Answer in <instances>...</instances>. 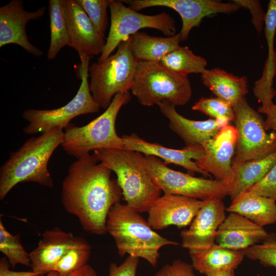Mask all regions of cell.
<instances>
[{
	"label": "cell",
	"mask_w": 276,
	"mask_h": 276,
	"mask_svg": "<svg viewBox=\"0 0 276 276\" xmlns=\"http://www.w3.org/2000/svg\"><path fill=\"white\" fill-rule=\"evenodd\" d=\"M243 251L247 258L257 260L264 266L276 268V234H268L261 243Z\"/></svg>",
	"instance_id": "obj_33"
},
{
	"label": "cell",
	"mask_w": 276,
	"mask_h": 276,
	"mask_svg": "<svg viewBox=\"0 0 276 276\" xmlns=\"http://www.w3.org/2000/svg\"><path fill=\"white\" fill-rule=\"evenodd\" d=\"M192 265L180 260L165 265L154 276H196Z\"/></svg>",
	"instance_id": "obj_37"
},
{
	"label": "cell",
	"mask_w": 276,
	"mask_h": 276,
	"mask_svg": "<svg viewBox=\"0 0 276 276\" xmlns=\"http://www.w3.org/2000/svg\"><path fill=\"white\" fill-rule=\"evenodd\" d=\"M204 202L181 195L164 194L150 208L147 221L153 229L162 230L171 225L178 228L186 227L190 225Z\"/></svg>",
	"instance_id": "obj_16"
},
{
	"label": "cell",
	"mask_w": 276,
	"mask_h": 276,
	"mask_svg": "<svg viewBox=\"0 0 276 276\" xmlns=\"http://www.w3.org/2000/svg\"><path fill=\"white\" fill-rule=\"evenodd\" d=\"M92 57H80L81 83L76 95L68 103L58 108L28 109L22 112V118L29 122L22 129L25 134L43 133L56 128L63 129L74 118L99 111L101 107L93 97L88 81L89 63Z\"/></svg>",
	"instance_id": "obj_8"
},
{
	"label": "cell",
	"mask_w": 276,
	"mask_h": 276,
	"mask_svg": "<svg viewBox=\"0 0 276 276\" xmlns=\"http://www.w3.org/2000/svg\"><path fill=\"white\" fill-rule=\"evenodd\" d=\"M241 8L248 9L251 15V23L256 31L260 34L264 27L266 12L260 1L258 0H233Z\"/></svg>",
	"instance_id": "obj_36"
},
{
	"label": "cell",
	"mask_w": 276,
	"mask_h": 276,
	"mask_svg": "<svg viewBox=\"0 0 276 276\" xmlns=\"http://www.w3.org/2000/svg\"><path fill=\"white\" fill-rule=\"evenodd\" d=\"M63 137V129L54 128L28 139L19 149L11 152L0 168V200L20 182H33L53 188L48 163Z\"/></svg>",
	"instance_id": "obj_2"
},
{
	"label": "cell",
	"mask_w": 276,
	"mask_h": 276,
	"mask_svg": "<svg viewBox=\"0 0 276 276\" xmlns=\"http://www.w3.org/2000/svg\"><path fill=\"white\" fill-rule=\"evenodd\" d=\"M109 9L110 26L98 62L105 60L121 42L142 29H155L160 31L167 37L176 34V21L165 11L155 15L144 14L126 6L122 1L116 0H110Z\"/></svg>",
	"instance_id": "obj_9"
},
{
	"label": "cell",
	"mask_w": 276,
	"mask_h": 276,
	"mask_svg": "<svg viewBox=\"0 0 276 276\" xmlns=\"http://www.w3.org/2000/svg\"><path fill=\"white\" fill-rule=\"evenodd\" d=\"M9 262L5 257L0 260V276H39V273L31 271H15L10 269Z\"/></svg>",
	"instance_id": "obj_39"
},
{
	"label": "cell",
	"mask_w": 276,
	"mask_h": 276,
	"mask_svg": "<svg viewBox=\"0 0 276 276\" xmlns=\"http://www.w3.org/2000/svg\"><path fill=\"white\" fill-rule=\"evenodd\" d=\"M194 269L206 275L235 270L245 257L243 250H236L214 244L203 250H189Z\"/></svg>",
	"instance_id": "obj_22"
},
{
	"label": "cell",
	"mask_w": 276,
	"mask_h": 276,
	"mask_svg": "<svg viewBox=\"0 0 276 276\" xmlns=\"http://www.w3.org/2000/svg\"><path fill=\"white\" fill-rule=\"evenodd\" d=\"M58 276H98L94 269L89 265L86 264L83 267L68 274Z\"/></svg>",
	"instance_id": "obj_41"
},
{
	"label": "cell",
	"mask_w": 276,
	"mask_h": 276,
	"mask_svg": "<svg viewBox=\"0 0 276 276\" xmlns=\"http://www.w3.org/2000/svg\"><path fill=\"white\" fill-rule=\"evenodd\" d=\"M275 164L276 151L263 158L232 164L234 178L227 196L234 200L263 179Z\"/></svg>",
	"instance_id": "obj_25"
},
{
	"label": "cell",
	"mask_w": 276,
	"mask_h": 276,
	"mask_svg": "<svg viewBox=\"0 0 276 276\" xmlns=\"http://www.w3.org/2000/svg\"><path fill=\"white\" fill-rule=\"evenodd\" d=\"M247 191L269 197L276 201V164L263 179Z\"/></svg>",
	"instance_id": "obj_35"
},
{
	"label": "cell",
	"mask_w": 276,
	"mask_h": 276,
	"mask_svg": "<svg viewBox=\"0 0 276 276\" xmlns=\"http://www.w3.org/2000/svg\"><path fill=\"white\" fill-rule=\"evenodd\" d=\"M237 141L235 127L230 124L224 126L216 135L201 143L204 154L195 163L201 169L213 175L215 179L229 187L234 178L232 162Z\"/></svg>",
	"instance_id": "obj_13"
},
{
	"label": "cell",
	"mask_w": 276,
	"mask_h": 276,
	"mask_svg": "<svg viewBox=\"0 0 276 276\" xmlns=\"http://www.w3.org/2000/svg\"><path fill=\"white\" fill-rule=\"evenodd\" d=\"M50 43L47 58L53 60L65 46H70L71 39L66 19L64 0H50Z\"/></svg>",
	"instance_id": "obj_27"
},
{
	"label": "cell",
	"mask_w": 276,
	"mask_h": 276,
	"mask_svg": "<svg viewBox=\"0 0 276 276\" xmlns=\"http://www.w3.org/2000/svg\"><path fill=\"white\" fill-rule=\"evenodd\" d=\"M59 273L55 271H52L47 273L45 276H58Z\"/></svg>",
	"instance_id": "obj_43"
},
{
	"label": "cell",
	"mask_w": 276,
	"mask_h": 276,
	"mask_svg": "<svg viewBox=\"0 0 276 276\" xmlns=\"http://www.w3.org/2000/svg\"><path fill=\"white\" fill-rule=\"evenodd\" d=\"M192 109L213 119H227L230 122L235 120L233 106L218 97H202L193 105Z\"/></svg>",
	"instance_id": "obj_32"
},
{
	"label": "cell",
	"mask_w": 276,
	"mask_h": 276,
	"mask_svg": "<svg viewBox=\"0 0 276 276\" xmlns=\"http://www.w3.org/2000/svg\"><path fill=\"white\" fill-rule=\"evenodd\" d=\"M149 171L164 194L184 196L201 200L223 199L228 186L216 179L196 177L169 168L160 159L145 156Z\"/></svg>",
	"instance_id": "obj_11"
},
{
	"label": "cell",
	"mask_w": 276,
	"mask_h": 276,
	"mask_svg": "<svg viewBox=\"0 0 276 276\" xmlns=\"http://www.w3.org/2000/svg\"><path fill=\"white\" fill-rule=\"evenodd\" d=\"M66 22L70 34V47L81 56L101 54L106 43L89 17L76 0H64Z\"/></svg>",
	"instance_id": "obj_17"
},
{
	"label": "cell",
	"mask_w": 276,
	"mask_h": 276,
	"mask_svg": "<svg viewBox=\"0 0 276 276\" xmlns=\"http://www.w3.org/2000/svg\"><path fill=\"white\" fill-rule=\"evenodd\" d=\"M206 276H235V275L234 273V270H229L209 274Z\"/></svg>",
	"instance_id": "obj_42"
},
{
	"label": "cell",
	"mask_w": 276,
	"mask_h": 276,
	"mask_svg": "<svg viewBox=\"0 0 276 276\" xmlns=\"http://www.w3.org/2000/svg\"><path fill=\"white\" fill-rule=\"evenodd\" d=\"M80 237L59 227L46 230L37 247L30 253L32 271L41 275L52 271L58 261L78 242Z\"/></svg>",
	"instance_id": "obj_20"
},
{
	"label": "cell",
	"mask_w": 276,
	"mask_h": 276,
	"mask_svg": "<svg viewBox=\"0 0 276 276\" xmlns=\"http://www.w3.org/2000/svg\"><path fill=\"white\" fill-rule=\"evenodd\" d=\"M276 75V53L268 55L265 61L262 76L256 81L253 88L255 97L262 105L258 109L259 113L264 112L273 104L272 99L275 91L272 87L273 79Z\"/></svg>",
	"instance_id": "obj_29"
},
{
	"label": "cell",
	"mask_w": 276,
	"mask_h": 276,
	"mask_svg": "<svg viewBox=\"0 0 276 276\" xmlns=\"http://www.w3.org/2000/svg\"><path fill=\"white\" fill-rule=\"evenodd\" d=\"M162 113L169 120V126L184 142L186 146L201 145L216 135L224 126L229 124L227 119H210L195 121L186 118L175 109V106L168 101L158 102Z\"/></svg>",
	"instance_id": "obj_19"
},
{
	"label": "cell",
	"mask_w": 276,
	"mask_h": 276,
	"mask_svg": "<svg viewBox=\"0 0 276 276\" xmlns=\"http://www.w3.org/2000/svg\"><path fill=\"white\" fill-rule=\"evenodd\" d=\"M124 148L152 155L163 159L166 164H174L181 166L191 173H198L203 176L211 177L208 172L201 169L195 161L199 159L204 154L201 145L185 146L182 149L166 147L158 143L145 141L135 134L125 135L122 137Z\"/></svg>",
	"instance_id": "obj_18"
},
{
	"label": "cell",
	"mask_w": 276,
	"mask_h": 276,
	"mask_svg": "<svg viewBox=\"0 0 276 276\" xmlns=\"http://www.w3.org/2000/svg\"><path fill=\"white\" fill-rule=\"evenodd\" d=\"M268 235L263 227L240 214L229 213L217 232L215 242L224 247L243 250L261 243Z\"/></svg>",
	"instance_id": "obj_21"
},
{
	"label": "cell",
	"mask_w": 276,
	"mask_h": 276,
	"mask_svg": "<svg viewBox=\"0 0 276 276\" xmlns=\"http://www.w3.org/2000/svg\"><path fill=\"white\" fill-rule=\"evenodd\" d=\"M0 251L8 259L11 266L14 268L17 264L30 267V254L24 248L19 234L13 235L4 226L0 220Z\"/></svg>",
	"instance_id": "obj_31"
},
{
	"label": "cell",
	"mask_w": 276,
	"mask_h": 276,
	"mask_svg": "<svg viewBox=\"0 0 276 276\" xmlns=\"http://www.w3.org/2000/svg\"><path fill=\"white\" fill-rule=\"evenodd\" d=\"M135 11L152 7H166L180 16L182 27L179 33L181 41L188 39L190 32L200 26L202 19L218 13L231 14L241 7L233 2L222 3L214 0H126L122 1Z\"/></svg>",
	"instance_id": "obj_12"
},
{
	"label": "cell",
	"mask_w": 276,
	"mask_h": 276,
	"mask_svg": "<svg viewBox=\"0 0 276 276\" xmlns=\"http://www.w3.org/2000/svg\"><path fill=\"white\" fill-rule=\"evenodd\" d=\"M188 229L181 232V246L189 250H203L215 244L217 232L224 220L226 207L222 199L204 200Z\"/></svg>",
	"instance_id": "obj_14"
},
{
	"label": "cell",
	"mask_w": 276,
	"mask_h": 276,
	"mask_svg": "<svg viewBox=\"0 0 276 276\" xmlns=\"http://www.w3.org/2000/svg\"><path fill=\"white\" fill-rule=\"evenodd\" d=\"M46 7H41L34 11L25 9L22 0H12L0 8V48L15 44L24 48L33 56L39 57L43 53L29 40L26 25L30 21L41 17Z\"/></svg>",
	"instance_id": "obj_15"
},
{
	"label": "cell",
	"mask_w": 276,
	"mask_h": 276,
	"mask_svg": "<svg viewBox=\"0 0 276 276\" xmlns=\"http://www.w3.org/2000/svg\"><path fill=\"white\" fill-rule=\"evenodd\" d=\"M139 258L128 256L120 265L111 263L108 276H136Z\"/></svg>",
	"instance_id": "obj_38"
},
{
	"label": "cell",
	"mask_w": 276,
	"mask_h": 276,
	"mask_svg": "<svg viewBox=\"0 0 276 276\" xmlns=\"http://www.w3.org/2000/svg\"><path fill=\"white\" fill-rule=\"evenodd\" d=\"M160 62L171 71L186 76L201 74L207 65L205 58L194 54L188 46H180L166 55Z\"/></svg>",
	"instance_id": "obj_28"
},
{
	"label": "cell",
	"mask_w": 276,
	"mask_h": 276,
	"mask_svg": "<svg viewBox=\"0 0 276 276\" xmlns=\"http://www.w3.org/2000/svg\"><path fill=\"white\" fill-rule=\"evenodd\" d=\"M181 41L179 33L163 37L139 31L131 35V46L137 62H160L166 55L180 47Z\"/></svg>",
	"instance_id": "obj_26"
},
{
	"label": "cell",
	"mask_w": 276,
	"mask_h": 276,
	"mask_svg": "<svg viewBox=\"0 0 276 276\" xmlns=\"http://www.w3.org/2000/svg\"><path fill=\"white\" fill-rule=\"evenodd\" d=\"M91 246L83 237L58 261L53 269L60 275L68 274L87 264Z\"/></svg>",
	"instance_id": "obj_30"
},
{
	"label": "cell",
	"mask_w": 276,
	"mask_h": 276,
	"mask_svg": "<svg viewBox=\"0 0 276 276\" xmlns=\"http://www.w3.org/2000/svg\"><path fill=\"white\" fill-rule=\"evenodd\" d=\"M237 132L235 156L232 164L264 158L276 151V133H268L263 118L243 98L233 106Z\"/></svg>",
	"instance_id": "obj_10"
},
{
	"label": "cell",
	"mask_w": 276,
	"mask_h": 276,
	"mask_svg": "<svg viewBox=\"0 0 276 276\" xmlns=\"http://www.w3.org/2000/svg\"><path fill=\"white\" fill-rule=\"evenodd\" d=\"M106 230L113 238L120 257L128 254L141 258L154 267L157 264L161 247L178 244L159 235L140 213L121 202L110 209Z\"/></svg>",
	"instance_id": "obj_4"
},
{
	"label": "cell",
	"mask_w": 276,
	"mask_h": 276,
	"mask_svg": "<svg viewBox=\"0 0 276 276\" xmlns=\"http://www.w3.org/2000/svg\"><path fill=\"white\" fill-rule=\"evenodd\" d=\"M202 84L218 97L232 106L248 93L247 78L234 75L219 67L205 70L202 74Z\"/></svg>",
	"instance_id": "obj_23"
},
{
	"label": "cell",
	"mask_w": 276,
	"mask_h": 276,
	"mask_svg": "<svg viewBox=\"0 0 276 276\" xmlns=\"http://www.w3.org/2000/svg\"><path fill=\"white\" fill-rule=\"evenodd\" d=\"M103 37L108 26L107 10L110 0H76Z\"/></svg>",
	"instance_id": "obj_34"
},
{
	"label": "cell",
	"mask_w": 276,
	"mask_h": 276,
	"mask_svg": "<svg viewBox=\"0 0 276 276\" xmlns=\"http://www.w3.org/2000/svg\"><path fill=\"white\" fill-rule=\"evenodd\" d=\"M267 116L264 121L266 130H272L276 133V104H273L264 112Z\"/></svg>",
	"instance_id": "obj_40"
},
{
	"label": "cell",
	"mask_w": 276,
	"mask_h": 276,
	"mask_svg": "<svg viewBox=\"0 0 276 276\" xmlns=\"http://www.w3.org/2000/svg\"><path fill=\"white\" fill-rule=\"evenodd\" d=\"M93 152L100 162L116 173L126 204L139 213L148 212L162 190L149 171L145 156L125 149Z\"/></svg>",
	"instance_id": "obj_3"
},
{
	"label": "cell",
	"mask_w": 276,
	"mask_h": 276,
	"mask_svg": "<svg viewBox=\"0 0 276 276\" xmlns=\"http://www.w3.org/2000/svg\"><path fill=\"white\" fill-rule=\"evenodd\" d=\"M131 41V36L120 43L114 54L89 66L90 91L95 101L105 109L116 95L130 90L137 63Z\"/></svg>",
	"instance_id": "obj_7"
},
{
	"label": "cell",
	"mask_w": 276,
	"mask_h": 276,
	"mask_svg": "<svg viewBox=\"0 0 276 276\" xmlns=\"http://www.w3.org/2000/svg\"><path fill=\"white\" fill-rule=\"evenodd\" d=\"M130 90L145 106L163 101L183 106L192 95L188 76L174 73L160 62H137Z\"/></svg>",
	"instance_id": "obj_6"
},
{
	"label": "cell",
	"mask_w": 276,
	"mask_h": 276,
	"mask_svg": "<svg viewBox=\"0 0 276 276\" xmlns=\"http://www.w3.org/2000/svg\"><path fill=\"white\" fill-rule=\"evenodd\" d=\"M226 211L240 214L262 227L276 223V201L248 191L232 201Z\"/></svg>",
	"instance_id": "obj_24"
},
{
	"label": "cell",
	"mask_w": 276,
	"mask_h": 276,
	"mask_svg": "<svg viewBox=\"0 0 276 276\" xmlns=\"http://www.w3.org/2000/svg\"><path fill=\"white\" fill-rule=\"evenodd\" d=\"M131 99L129 92L118 94L105 111L88 124L79 127L70 123L64 128L61 144L63 150L77 159L91 151L123 149L122 137L116 132V122L122 107Z\"/></svg>",
	"instance_id": "obj_5"
},
{
	"label": "cell",
	"mask_w": 276,
	"mask_h": 276,
	"mask_svg": "<svg viewBox=\"0 0 276 276\" xmlns=\"http://www.w3.org/2000/svg\"><path fill=\"white\" fill-rule=\"evenodd\" d=\"M111 172L94 153H88L72 163L62 182L61 202L65 210L91 234L106 233L108 214L123 196L117 179L111 178Z\"/></svg>",
	"instance_id": "obj_1"
}]
</instances>
